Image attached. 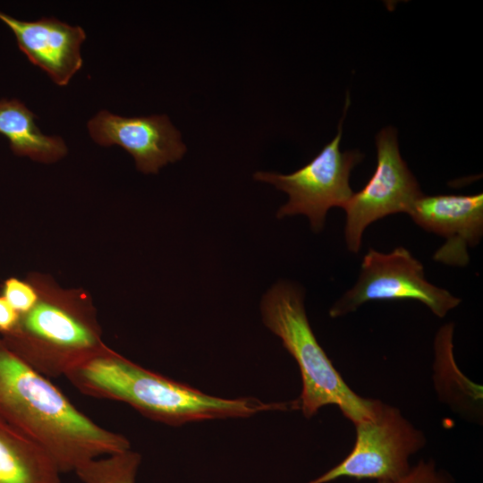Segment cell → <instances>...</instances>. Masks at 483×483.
Masks as SVG:
<instances>
[{"mask_svg": "<svg viewBox=\"0 0 483 483\" xmlns=\"http://www.w3.org/2000/svg\"><path fill=\"white\" fill-rule=\"evenodd\" d=\"M50 455L0 419V483H60Z\"/></svg>", "mask_w": 483, "mask_h": 483, "instance_id": "12", "label": "cell"}, {"mask_svg": "<svg viewBox=\"0 0 483 483\" xmlns=\"http://www.w3.org/2000/svg\"><path fill=\"white\" fill-rule=\"evenodd\" d=\"M20 314L0 295V335L11 332L16 326Z\"/></svg>", "mask_w": 483, "mask_h": 483, "instance_id": "17", "label": "cell"}, {"mask_svg": "<svg viewBox=\"0 0 483 483\" xmlns=\"http://www.w3.org/2000/svg\"><path fill=\"white\" fill-rule=\"evenodd\" d=\"M141 457L131 449L91 460L74 472L83 483H135Z\"/></svg>", "mask_w": 483, "mask_h": 483, "instance_id": "14", "label": "cell"}, {"mask_svg": "<svg viewBox=\"0 0 483 483\" xmlns=\"http://www.w3.org/2000/svg\"><path fill=\"white\" fill-rule=\"evenodd\" d=\"M376 483H453V479L442 470L436 468L432 460H420L403 476L394 480L377 481Z\"/></svg>", "mask_w": 483, "mask_h": 483, "instance_id": "16", "label": "cell"}, {"mask_svg": "<svg viewBox=\"0 0 483 483\" xmlns=\"http://www.w3.org/2000/svg\"><path fill=\"white\" fill-rule=\"evenodd\" d=\"M36 118L19 99H0V134L8 140L13 154L39 163H55L67 154V147L62 138L42 133Z\"/></svg>", "mask_w": 483, "mask_h": 483, "instance_id": "13", "label": "cell"}, {"mask_svg": "<svg viewBox=\"0 0 483 483\" xmlns=\"http://www.w3.org/2000/svg\"><path fill=\"white\" fill-rule=\"evenodd\" d=\"M0 419L42 447L62 472L131 449L123 436L95 423L0 336Z\"/></svg>", "mask_w": 483, "mask_h": 483, "instance_id": "1", "label": "cell"}, {"mask_svg": "<svg viewBox=\"0 0 483 483\" xmlns=\"http://www.w3.org/2000/svg\"><path fill=\"white\" fill-rule=\"evenodd\" d=\"M349 104L347 94L336 136L306 165L290 174L263 171L254 174L255 180L273 184L287 193L289 199L278 209L277 218L304 215L312 231L319 233L327 211L334 207L343 208L352 196L351 172L364 155L358 150H340L343 122Z\"/></svg>", "mask_w": 483, "mask_h": 483, "instance_id": "5", "label": "cell"}, {"mask_svg": "<svg viewBox=\"0 0 483 483\" xmlns=\"http://www.w3.org/2000/svg\"><path fill=\"white\" fill-rule=\"evenodd\" d=\"M409 216L427 232L445 239L433 256L435 261L465 267L470 262L468 249L478 245L483 235V195L423 194Z\"/></svg>", "mask_w": 483, "mask_h": 483, "instance_id": "10", "label": "cell"}, {"mask_svg": "<svg viewBox=\"0 0 483 483\" xmlns=\"http://www.w3.org/2000/svg\"><path fill=\"white\" fill-rule=\"evenodd\" d=\"M260 312L266 327L298 364L302 381L299 409L306 418L332 404L354 425L375 416L380 400L356 394L334 367L309 325L299 284L287 280L274 284L261 300Z\"/></svg>", "mask_w": 483, "mask_h": 483, "instance_id": "4", "label": "cell"}, {"mask_svg": "<svg viewBox=\"0 0 483 483\" xmlns=\"http://www.w3.org/2000/svg\"><path fill=\"white\" fill-rule=\"evenodd\" d=\"M377 166L374 174L343 208L346 213L344 238L350 251L360 250L366 228L386 216L410 214L423 193L415 176L402 158L396 131L386 127L376 137Z\"/></svg>", "mask_w": 483, "mask_h": 483, "instance_id": "8", "label": "cell"}, {"mask_svg": "<svg viewBox=\"0 0 483 483\" xmlns=\"http://www.w3.org/2000/svg\"><path fill=\"white\" fill-rule=\"evenodd\" d=\"M355 444L350 453L308 483H328L340 478L394 480L410 470V458L426 445L421 430L398 408L381 401L375 416L355 424Z\"/></svg>", "mask_w": 483, "mask_h": 483, "instance_id": "6", "label": "cell"}, {"mask_svg": "<svg viewBox=\"0 0 483 483\" xmlns=\"http://www.w3.org/2000/svg\"><path fill=\"white\" fill-rule=\"evenodd\" d=\"M0 21L13 31L29 61L45 71L55 84L67 85L81 68L80 46L86 38L81 27L56 18L21 21L2 11Z\"/></svg>", "mask_w": 483, "mask_h": 483, "instance_id": "11", "label": "cell"}, {"mask_svg": "<svg viewBox=\"0 0 483 483\" xmlns=\"http://www.w3.org/2000/svg\"><path fill=\"white\" fill-rule=\"evenodd\" d=\"M413 300L444 318L462 300L427 281L423 265L404 247L389 253L369 249L363 257L358 281L329 310L332 318L354 312L369 301Z\"/></svg>", "mask_w": 483, "mask_h": 483, "instance_id": "7", "label": "cell"}, {"mask_svg": "<svg viewBox=\"0 0 483 483\" xmlns=\"http://www.w3.org/2000/svg\"><path fill=\"white\" fill-rule=\"evenodd\" d=\"M65 377L83 394L127 403L142 415L172 426L298 409L297 401L264 402L252 397L212 396L144 369L106 345Z\"/></svg>", "mask_w": 483, "mask_h": 483, "instance_id": "2", "label": "cell"}, {"mask_svg": "<svg viewBox=\"0 0 483 483\" xmlns=\"http://www.w3.org/2000/svg\"><path fill=\"white\" fill-rule=\"evenodd\" d=\"M26 279L37 291L33 307L15 327L0 335L7 347L39 374L58 377L106 344L97 309L82 288H64L53 276L31 272Z\"/></svg>", "mask_w": 483, "mask_h": 483, "instance_id": "3", "label": "cell"}, {"mask_svg": "<svg viewBox=\"0 0 483 483\" xmlns=\"http://www.w3.org/2000/svg\"><path fill=\"white\" fill-rule=\"evenodd\" d=\"M88 129L97 144L125 149L143 174H157L186 152L181 133L165 114L123 117L102 110L89 121Z\"/></svg>", "mask_w": 483, "mask_h": 483, "instance_id": "9", "label": "cell"}, {"mask_svg": "<svg viewBox=\"0 0 483 483\" xmlns=\"http://www.w3.org/2000/svg\"><path fill=\"white\" fill-rule=\"evenodd\" d=\"M0 295L21 315L30 310L38 299L34 286L25 278H6L0 286Z\"/></svg>", "mask_w": 483, "mask_h": 483, "instance_id": "15", "label": "cell"}]
</instances>
